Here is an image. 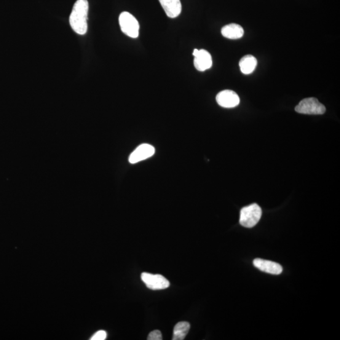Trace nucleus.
Wrapping results in <instances>:
<instances>
[{
	"instance_id": "f257e3e1",
	"label": "nucleus",
	"mask_w": 340,
	"mask_h": 340,
	"mask_svg": "<svg viewBox=\"0 0 340 340\" xmlns=\"http://www.w3.org/2000/svg\"><path fill=\"white\" fill-rule=\"evenodd\" d=\"M89 5L87 0H77L69 17V23L76 34L84 36L88 30V13Z\"/></svg>"
},
{
	"instance_id": "f03ea898",
	"label": "nucleus",
	"mask_w": 340,
	"mask_h": 340,
	"mask_svg": "<svg viewBox=\"0 0 340 340\" xmlns=\"http://www.w3.org/2000/svg\"><path fill=\"white\" fill-rule=\"evenodd\" d=\"M261 215V208L256 203L246 206L241 210L240 223L243 227L251 228L258 224Z\"/></svg>"
},
{
	"instance_id": "7ed1b4c3",
	"label": "nucleus",
	"mask_w": 340,
	"mask_h": 340,
	"mask_svg": "<svg viewBox=\"0 0 340 340\" xmlns=\"http://www.w3.org/2000/svg\"><path fill=\"white\" fill-rule=\"evenodd\" d=\"M119 25L124 34L131 38H137L139 34V23L136 18L127 12L120 13Z\"/></svg>"
},
{
	"instance_id": "20e7f679",
	"label": "nucleus",
	"mask_w": 340,
	"mask_h": 340,
	"mask_svg": "<svg viewBox=\"0 0 340 340\" xmlns=\"http://www.w3.org/2000/svg\"><path fill=\"white\" fill-rule=\"evenodd\" d=\"M296 111L299 114L307 115H323L325 113L326 107L318 99L307 98L300 101L296 107Z\"/></svg>"
},
{
	"instance_id": "39448f33",
	"label": "nucleus",
	"mask_w": 340,
	"mask_h": 340,
	"mask_svg": "<svg viewBox=\"0 0 340 340\" xmlns=\"http://www.w3.org/2000/svg\"><path fill=\"white\" fill-rule=\"evenodd\" d=\"M141 279L147 287L152 290H162L170 286L169 281L162 275H154L144 272L141 274Z\"/></svg>"
},
{
	"instance_id": "423d86ee",
	"label": "nucleus",
	"mask_w": 340,
	"mask_h": 340,
	"mask_svg": "<svg viewBox=\"0 0 340 340\" xmlns=\"http://www.w3.org/2000/svg\"><path fill=\"white\" fill-rule=\"evenodd\" d=\"M193 56H194V66L198 71H205L212 67V56L207 50L195 49Z\"/></svg>"
},
{
	"instance_id": "0eeeda50",
	"label": "nucleus",
	"mask_w": 340,
	"mask_h": 340,
	"mask_svg": "<svg viewBox=\"0 0 340 340\" xmlns=\"http://www.w3.org/2000/svg\"><path fill=\"white\" fill-rule=\"evenodd\" d=\"M155 153L153 146L149 144H143L139 145L128 158V162L131 164H135L142 161L149 159Z\"/></svg>"
},
{
	"instance_id": "6e6552de",
	"label": "nucleus",
	"mask_w": 340,
	"mask_h": 340,
	"mask_svg": "<svg viewBox=\"0 0 340 340\" xmlns=\"http://www.w3.org/2000/svg\"><path fill=\"white\" fill-rule=\"evenodd\" d=\"M217 102L224 108H234L239 105V96L234 91L226 90L219 92L216 96Z\"/></svg>"
},
{
	"instance_id": "1a4fd4ad",
	"label": "nucleus",
	"mask_w": 340,
	"mask_h": 340,
	"mask_svg": "<svg viewBox=\"0 0 340 340\" xmlns=\"http://www.w3.org/2000/svg\"><path fill=\"white\" fill-rule=\"evenodd\" d=\"M253 265L261 271L272 275H279L283 271L282 267L280 264L266 259L256 258L254 259Z\"/></svg>"
},
{
	"instance_id": "9d476101",
	"label": "nucleus",
	"mask_w": 340,
	"mask_h": 340,
	"mask_svg": "<svg viewBox=\"0 0 340 340\" xmlns=\"http://www.w3.org/2000/svg\"><path fill=\"white\" fill-rule=\"evenodd\" d=\"M161 5L168 17H178L181 12L180 0H159Z\"/></svg>"
},
{
	"instance_id": "9b49d317",
	"label": "nucleus",
	"mask_w": 340,
	"mask_h": 340,
	"mask_svg": "<svg viewBox=\"0 0 340 340\" xmlns=\"http://www.w3.org/2000/svg\"><path fill=\"white\" fill-rule=\"evenodd\" d=\"M221 34L227 39H238L243 36L244 30L242 27L238 24L231 23L222 28Z\"/></svg>"
},
{
	"instance_id": "f8f14e48",
	"label": "nucleus",
	"mask_w": 340,
	"mask_h": 340,
	"mask_svg": "<svg viewBox=\"0 0 340 340\" xmlns=\"http://www.w3.org/2000/svg\"><path fill=\"white\" fill-rule=\"evenodd\" d=\"M239 65L242 73L250 74L255 70L257 66V60L253 56L246 55L241 59Z\"/></svg>"
},
{
	"instance_id": "ddd939ff",
	"label": "nucleus",
	"mask_w": 340,
	"mask_h": 340,
	"mask_svg": "<svg viewBox=\"0 0 340 340\" xmlns=\"http://www.w3.org/2000/svg\"><path fill=\"white\" fill-rule=\"evenodd\" d=\"M191 328V325L186 321L179 322L175 326L173 330V340H183Z\"/></svg>"
},
{
	"instance_id": "4468645a",
	"label": "nucleus",
	"mask_w": 340,
	"mask_h": 340,
	"mask_svg": "<svg viewBox=\"0 0 340 340\" xmlns=\"http://www.w3.org/2000/svg\"><path fill=\"white\" fill-rule=\"evenodd\" d=\"M162 334L159 330H154L149 334L148 336V340H162Z\"/></svg>"
},
{
	"instance_id": "2eb2a0df",
	"label": "nucleus",
	"mask_w": 340,
	"mask_h": 340,
	"mask_svg": "<svg viewBox=\"0 0 340 340\" xmlns=\"http://www.w3.org/2000/svg\"><path fill=\"white\" fill-rule=\"evenodd\" d=\"M107 338V333L105 331L100 330L96 332L91 340H104Z\"/></svg>"
}]
</instances>
